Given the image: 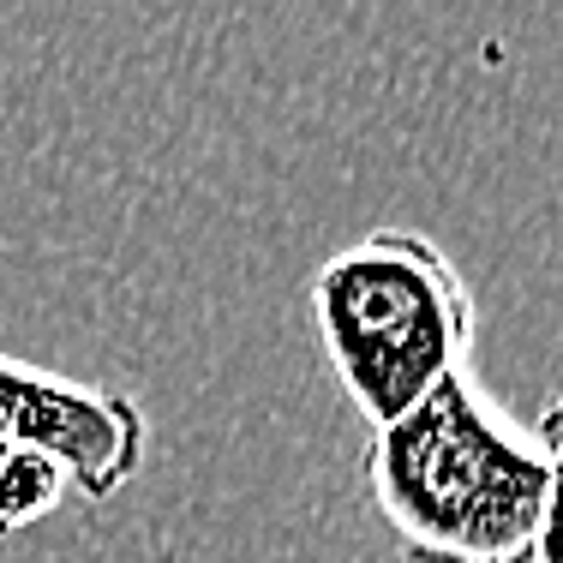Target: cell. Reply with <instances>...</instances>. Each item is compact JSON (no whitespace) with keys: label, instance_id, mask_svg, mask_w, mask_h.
Instances as JSON below:
<instances>
[{"label":"cell","instance_id":"obj_1","mask_svg":"<svg viewBox=\"0 0 563 563\" xmlns=\"http://www.w3.org/2000/svg\"><path fill=\"white\" fill-rule=\"evenodd\" d=\"M360 474L401 563H540V438L479 372L378 426Z\"/></svg>","mask_w":563,"mask_h":563},{"label":"cell","instance_id":"obj_2","mask_svg":"<svg viewBox=\"0 0 563 563\" xmlns=\"http://www.w3.org/2000/svg\"><path fill=\"white\" fill-rule=\"evenodd\" d=\"M306 306L330 378L372 432L420 408L455 372H474V288L420 228H372L330 252L312 271Z\"/></svg>","mask_w":563,"mask_h":563},{"label":"cell","instance_id":"obj_3","mask_svg":"<svg viewBox=\"0 0 563 563\" xmlns=\"http://www.w3.org/2000/svg\"><path fill=\"white\" fill-rule=\"evenodd\" d=\"M0 432L43 450L85 504H114L151 450V420L126 390L78 384L12 354H0Z\"/></svg>","mask_w":563,"mask_h":563},{"label":"cell","instance_id":"obj_4","mask_svg":"<svg viewBox=\"0 0 563 563\" xmlns=\"http://www.w3.org/2000/svg\"><path fill=\"white\" fill-rule=\"evenodd\" d=\"M66 498V474L24 438L0 432V540L24 533Z\"/></svg>","mask_w":563,"mask_h":563},{"label":"cell","instance_id":"obj_5","mask_svg":"<svg viewBox=\"0 0 563 563\" xmlns=\"http://www.w3.org/2000/svg\"><path fill=\"white\" fill-rule=\"evenodd\" d=\"M533 438H540V467H545V492H540V563H563V390L540 408Z\"/></svg>","mask_w":563,"mask_h":563}]
</instances>
